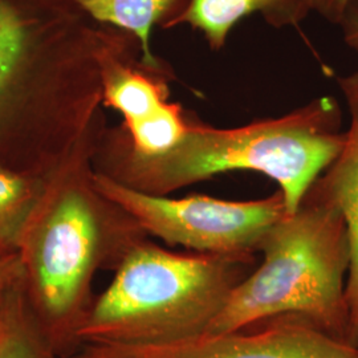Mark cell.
<instances>
[{"label": "cell", "mask_w": 358, "mask_h": 358, "mask_svg": "<svg viewBox=\"0 0 358 358\" xmlns=\"http://www.w3.org/2000/svg\"><path fill=\"white\" fill-rule=\"evenodd\" d=\"M109 26L65 0H0V167L48 178L103 118Z\"/></svg>", "instance_id": "obj_1"}, {"label": "cell", "mask_w": 358, "mask_h": 358, "mask_svg": "<svg viewBox=\"0 0 358 358\" xmlns=\"http://www.w3.org/2000/svg\"><path fill=\"white\" fill-rule=\"evenodd\" d=\"M103 118L47 180L17 244L27 301L53 355L66 358L93 306L92 285L148 234L94 182Z\"/></svg>", "instance_id": "obj_2"}, {"label": "cell", "mask_w": 358, "mask_h": 358, "mask_svg": "<svg viewBox=\"0 0 358 358\" xmlns=\"http://www.w3.org/2000/svg\"><path fill=\"white\" fill-rule=\"evenodd\" d=\"M345 140L340 103L322 96L280 117L238 128H215L192 113L183 137L162 153L137 152L120 127H106L92 162L96 173L152 195H169L222 173L257 171L279 185L292 214Z\"/></svg>", "instance_id": "obj_3"}, {"label": "cell", "mask_w": 358, "mask_h": 358, "mask_svg": "<svg viewBox=\"0 0 358 358\" xmlns=\"http://www.w3.org/2000/svg\"><path fill=\"white\" fill-rule=\"evenodd\" d=\"M259 254L260 263L234 288L207 333L238 331L294 315L352 344L348 231L321 176L296 211L271 229Z\"/></svg>", "instance_id": "obj_4"}, {"label": "cell", "mask_w": 358, "mask_h": 358, "mask_svg": "<svg viewBox=\"0 0 358 358\" xmlns=\"http://www.w3.org/2000/svg\"><path fill=\"white\" fill-rule=\"evenodd\" d=\"M256 266L255 255L179 254L145 239L94 299L77 333L78 346L162 344L207 333Z\"/></svg>", "instance_id": "obj_5"}, {"label": "cell", "mask_w": 358, "mask_h": 358, "mask_svg": "<svg viewBox=\"0 0 358 358\" xmlns=\"http://www.w3.org/2000/svg\"><path fill=\"white\" fill-rule=\"evenodd\" d=\"M94 182L149 236L201 254L256 255L271 229L288 214L280 190L255 201H224L208 195H152L99 173Z\"/></svg>", "instance_id": "obj_6"}, {"label": "cell", "mask_w": 358, "mask_h": 358, "mask_svg": "<svg viewBox=\"0 0 358 358\" xmlns=\"http://www.w3.org/2000/svg\"><path fill=\"white\" fill-rule=\"evenodd\" d=\"M66 358H358V346L287 315L162 344H83Z\"/></svg>", "instance_id": "obj_7"}, {"label": "cell", "mask_w": 358, "mask_h": 358, "mask_svg": "<svg viewBox=\"0 0 358 358\" xmlns=\"http://www.w3.org/2000/svg\"><path fill=\"white\" fill-rule=\"evenodd\" d=\"M349 112L341 152L321 174L345 220L350 264L346 282L350 343L358 346V72L337 78Z\"/></svg>", "instance_id": "obj_8"}, {"label": "cell", "mask_w": 358, "mask_h": 358, "mask_svg": "<svg viewBox=\"0 0 358 358\" xmlns=\"http://www.w3.org/2000/svg\"><path fill=\"white\" fill-rule=\"evenodd\" d=\"M313 13L312 0H192L177 27L199 31L213 51H220L231 29L242 19L259 13L273 28L297 27Z\"/></svg>", "instance_id": "obj_9"}, {"label": "cell", "mask_w": 358, "mask_h": 358, "mask_svg": "<svg viewBox=\"0 0 358 358\" xmlns=\"http://www.w3.org/2000/svg\"><path fill=\"white\" fill-rule=\"evenodd\" d=\"M77 6L97 23L115 27L136 36L141 44L143 60L161 65L152 51L155 27L174 28L192 0H65Z\"/></svg>", "instance_id": "obj_10"}, {"label": "cell", "mask_w": 358, "mask_h": 358, "mask_svg": "<svg viewBox=\"0 0 358 358\" xmlns=\"http://www.w3.org/2000/svg\"><path fill=\"white\" fill-rule=\"evenodd\" d=\"M0 358H57L34 317L22 279L0 299Z\"/></svg>", "instance_id": "obj_11"}, {"label": "cell", "mask_w": 358, "mask_h": 358, "mask_svg": "<svg viewBox=\"0 0 358 358\" xmlns=\"http://www.w3.org/2000/svg\"><path fill=\"white\" fill-rule=\"evenodd\" d=\"M50 178V177H48ZM48 178L19 174L0 167V250L16 251L27 220Z\"/></svg>", "instance_id": "obj_12"}, {"label": "cell", "mask_w": 358, "mask_h": 358, "mask_svg": "<svg viewBox=\"0 0 358 358\" xmlns=\"http://www.w3.org/2000/svg\"><path fill=\"white\" fill-rule=\"evenodd\" d=\"M22 279V264L17 251L0 250V299Z\"/></svg>", "instance_id": "obj_13"}, {"label": "cell", "mask_w": 358, "mask_h": 358, "mask_svg": "<svg viewBox=\"0 0 358 358\" xmlns=\"http://www.w3.org/2000/svg\"><path fill=\"white\" fill-rule=\"evenodd\" d=\"M338 26L346 45L358 53V0H352Z\"/></svg>", "instance_id": "obj_14"}, {"label": "cell", "mask_w": 358, "mask_h": 358, "mask_svg": "<svg viewBox=\"0 0 358 358\" xmlns=\"http://www.w3.org/2000/svg\"><path fill=\"white\" fill-rule=\"evenodd\" d=\"M352 0H312L313 13H317L329 23L338 26Z\"/></svg>", "instance_id": "obj_15"}]
</instances>
